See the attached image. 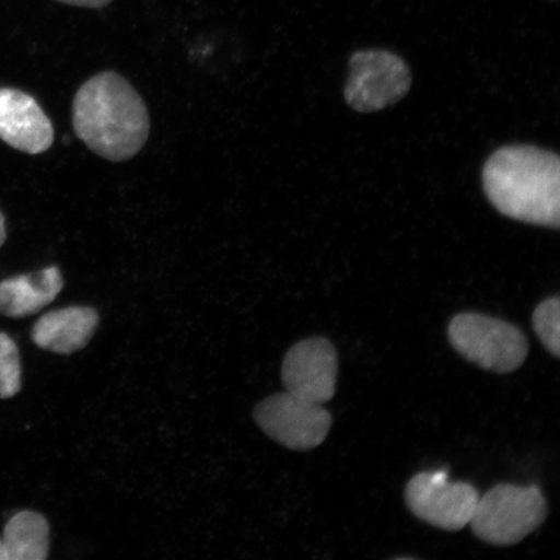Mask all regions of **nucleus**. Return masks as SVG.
I'll return each mask as SVG.
<instances>
[{
  "instance_id": "obj_1",
  "label": "nucleus",
  "mask_w": 560,
  "mask_h": 560,
  "mask_svg": "<svg viewBox=\"0 0 560 560\" xmlns=\"http://www.w3.org/2000/svg\"><path fill=\"white\" fill-rule=\"evenodd\" d=\"M490 202L516 221L559 229L560 160L532 145H508L490 156L482 171Z\"/></svg>"
},
{
  "instance_id": "obj_6",
  "label": "nucleus",
  "mask_w": 560,
  "mask_h": 560,
  "mask_svg": "<svg viewBox=\"0 0 560 560\" xmlns=\"http://www.w3.org/2000/svg\"><path fill=\"white\" fill-rule=\"evenodd\" d=\"M478 490L465 481L451 482L446 470L412 476L405 489L411 514L432 527L458 532L470 524Z\"/></svg>"
},
{
  "instance_id": "obj_4",
  "label": "nucleus",
  "mask_w": 560,
  "mask_h": 560,
  "mask_svg": "<svg viewBox=\"0 0 560 560\" xmlns=\"http://www.w3.org/2000/svg\"><path fill=\"white\" fill-rule=\"evenodd\" d=\"M452 347L467 361L497 374L523 366L529 352L524 334L510 322L479 313H459L451 320Z\"/></svg>"
},
{
  "instance_id": "obj_14",
  "label": "nucleus",
  "mask_w": 560,
  "mask_h": 560,
  "mask_svg": "<svg viewBox=\"0 0 560 560\" xmlns=\"http://www.w3.org/2000/svg\"><path fill=\"white\" fill-rule=\"evenodd\" d=\"M21 390V361L16 342L0 332V398L15 397Z\"/></svg>"
},
{
  "instance_id": "obj_9",
  "label": "nucleus",
  "mask_w": 560,
  "mask_h": 560,
  "mask_svg": "<svg viewBox=\"0 0 560 560\" xmlns=\"http://www.w3.org/2000/svg\"><path fill=\"white\" fill-rule=\"evenodd\" d=\"M0 139L21 152L39 155L52 145L54 128L34 97L0 89Z\"/></svg>"
},
{
  "instance_id": "obj_10",
  "label": "nucleus",
  "mask_w": 560,
  "mask_h": 560,
  "mask_svg": "<svg viewBox=\"0 0 560 560\" xmlns=\"http://www.w3.org/2000/svg\"><path fill=\"white\" fill-rule=\"evenodd\" d=\"M100 315L86 306H70L50 312L34 325L32 339L35 346L48 352L72 354L85 348L93 338Z\"/></svg>"
},
{
  "instance_id": "obj_15",
  "label": "nucleus",
  "mask_w": 560,
  "mask_h": 560,
  "mask_svg": "<svg viewBox=\"0 0 560 560\" xmlns=\"http://www.w3.org/2000/svg\"><path fill=\"white\" fill-rule=\"evenodd\" d=\"M56 2L96 10L104 9V7H107L112 0H56Z\"/></svg>"
},
{
  "instance_id": "obj_7",
  "label": "nucleus",
  "mask_w": 560,
  "mask_h": 560,
  "mask_svg": "<svg viewBox=\"0 0 560 560\" xmlns=\"http://www.w3.org/2000/svg\"><path fill=\"white\" fill-rule=\"evenodd\" d=\"M411 86L405 61L382 50L360 51L349 62L346 101L357 112L370 114L400 102Z\"/></svg>"
},
{
  "instance_id": "obj_17",
  "label": "nucleus",
  "mask_w": 560,
  "mask_h": 560,
  "mask_svg": "<svg viewBox=\"0 0 560 560\" xmlns=\"http://www.w3.org/2000/svg\"><path fill=\"white\" fill-rule=\"evenodd\" d=\"M0 560H7L2 540H0Z\"/></svg>"
},
{
  "instance_id": "obj_2",
  "label": "nucleus",
  "mask_w": 560,
  "mask_h": 560,
  "mask_svg": "<svg viewBox=\"0 0 560 560\" xmlns=\"http://www.w3.org/2000/svg\"><path fill=\"white\" fill-rule=\"evenodd\" d=\"M73 128L96 155L121 163L143 149L150 135V116L128 81L105 72L83 83L75 94Z\"/></svg>"
},
{
  "instance_id": "obj_12",
  "label": "nucleus",
  "mask_w": 560,
  "mask_h": 560,
  "mask_svg": "<svg viewBox=\"0 0 560 560\" xmlns=\"http://www.w3.org/2000/svg\"><path fill=\"white\" fill-rule=\"evenodd\" d=\"M7 560H45L50 549V527L34 511H21L7 523L3 534Z\"/></svg>"
},
{
  "instance_id": "obj_8",
  "label": "nucleus",
  "mask_w": 560,
  "mask_h": 560,
  "mask_svg": "<svg viewBox=\"0 0 560 560\" xmlns=\"http://www.w3.org/2000/svg\"><path fill=\"white\" fill-rule=\"evenodd\" d=\"M338 371V350L330 340L315 336L296 342L287 352L282 381L290 394L324 405L335 396Z\"/></svg>"
},
{
  "instance_id": "obj_13",
  "label": "nucleus",
  "mask_w": 560,
  "mask_h": 560,
  "mask_svg": "<svg viewBox=\"0 0 560 560\" xmlns=\"http://www.w3.org/2000/svg\"><path fill=\"white\" fill-rule=\"evenodd\" d=\"M532 326L542 346L556 359L560 357V299L549 298L536 306Z\"/></svg>"
},
{
  "instance_id": "obj_11",
  "label": "nucleus",
  "mask_w": 560,
  "mask_h": 560,
  "mask_svg": "<svg viewBox=\"0 0 560 560\" xmlns=\"http://www.w3.org/2000/svg\"><path fill=\"white\" fill-rule=\"evenodd\" d=\"M65 279L56 266L0 282V314L24 318L38 313L58 298Z\"/></svg>"
},
{
  "instance_id": "obj_5",
  "label": "nucleus",
  "mask_w": 560,
  "mask_h": 560,
  "mask_svg": "<svg viewBox=\"0 0 560 560\" xmlns=\"http://www.w3.org/2000/svg\"><path fill=\"white\" fill-rule=\"evenodd\" d=\"M255 420L270 439L287 450L306 452L319 446L331 430L330 411L290 392L272 395L256 406Z\"/></svg>"
},
{
  "instance_id": "obj_3",
  "label": "nucleus",
  "mask_w": 560,
  "mask_h": 560,
  "mask_svg": "<svg viewBox=\"0 0 560 560\" xmlns=\"http://www.w3.org/2000/svg\"><path fill=\"white\" fill-rule=\"evenodd\" d=\"M548 516V502L536 486L499 485L479 497L470 524L489 545L511 546L534 534Z\"/></svg>"
},
{
  "instance_id": "obj_16",
  "label": "nucleus",
  "mask_w": 560,
  "mask_h": 560,
  "mask_svg": "<svg viewBox=\"0 0 560 560\" xmlns=\"http://www.w3.org/2000/svg\"><path fill=\"white\" fill-rule=\"evenodd\" d=\"M5 237H7L5 220H4V215L2 214V212H0V247H2V245L4 244Z\"/></svg>"
}]
</instances>
